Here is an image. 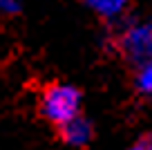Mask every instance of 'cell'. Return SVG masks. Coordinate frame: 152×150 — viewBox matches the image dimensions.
<instances>
[{
	"label": "cell",
	"instance_id": "obj_1",
	"mask_svg": "<svg viewBox=\"0 0 152 150\" xmlns=\"http://www.w3.org/2000/svg\"><path fill=\"white\" fill-rule=\"evenodd\" d=\"M110 27V49L130 70L152 61V14H128Z\"/></svg>",
	"mask_w": 152,
	"mask_h": 150
},
{
	"label": "cell",
	"instance_id": "obj_2",
	"mask_svg": "<svg viewBox=\"0 0 152 150\" xmlns=\"http://www.w3.org/2000/svg\"><path fill=\"white\" fill-rule=\"evenodd\" d=\"M36 110L43 121L54 128H61L63 123L83 114V90L67 81L45 83L38 92Z\"/></svg>",
	"mask_w": 152,
	"mask_h": 150
},
{
	"label": "cell",
	"instance_id": "obj_3",
	"mask_svg": "<svg viewBox=\"0 0 152 150\" xmlns=\"http://www.w3.org/2000/svg\"><path fill=\"white\" fill-rule=\"evenodd\" d=\"M56 132H58L61 143L65 146V148H72V150L87 148V146L94 141V135H96L92 119L85 117V114H78V117H74L72 121L63 123L61 128H56Z\"/></svg>",
	"mask_w": 152,
	"mask_h": 150
},
{
	"label": "cell",
	"instance_id": "obj_4",
	"mask_svg": "<svg viewBox=\"0 0 152 150\" xmlns=\"http://www.w3.org/2000/svg\"><path fill=\"white\" fill-rule=\"evenodd\" d=\"M78 2L105 25H114L130 14L134 0H78Z\"/></svg>",
	"mask_w": 152,
	"mask_h": 150
},
{
	"label": "cell",
	"instance_id": "obj_5",
	"mask_svg": "<svg viewBox=\"0 0 152 150\" xmlns=\"http://www.w3.org/2000/svg\"><path fill=\"white\" fill-rule=\"evenodd\" d=\"M132 72V92L137 99L152 101V61L134 67Z\"/></svg>",
	"mask_w": 152,
	"mask_h": 150
},
{
	"label": "cell",
	"instance_id": "obj_6",
	"mask_svg": "<svg viewBox=\"0 0 152 150\" xmlns=\"http://www.w3.org/2000/svg\"><path fill=\"white\" fill-rule=\"evenodd\" d=\"M0 14L5 18H16L23 14V0H0Z\"/></svg>",
	"mask_w": 152,
	"mask_h": 150
},
{
	"label": "cell",
	"instance_id": "obj_7",
	"mask_svg": "<svg viewBox=\"0 0 152 150\" xmlns=\"http://www.w3.org/2000/svg\"><path fill=\"white\" fill-rule=\"evenodd\" d=\"M125 150H152V132H145L139 139H134Z\"/></svg>",
	"mask_w": 152,
	"mask_h": 150
}]
</instances>
